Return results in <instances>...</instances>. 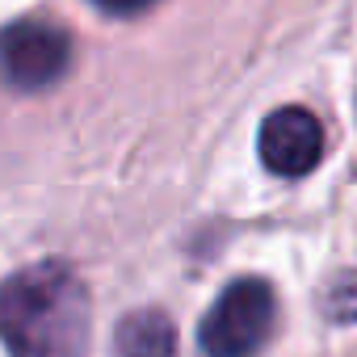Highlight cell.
<instances>
[{"label": "cell", "instance_id": "6da1fadb", "mask_svg": "<svg viewBox=\"0 0 357 357\" xmlns=\"http://www.w3.org/2000/svg\"><path fill=\"white\" fill-rule=\"evenodd\" d=\"M0 340L9 357H84L89 290L63 261L26 265L0 286Z\"/></svg>", "mask_w": 357, "mask_h": 357}, {"label": "cell", "instance_id": "7a4b0ae2", "mask_svg": "<svg viewBox=\"0 0 357 357\" xmlns=\"http://www.w3.org/2000/svg\"><path fill=\"white\" fill-rule=\"evenodd\" d=\"M278 324V298L269 290V282L261 278H240L231 282L215 307L202 319V349L206 357H257Z\"/></svg>", "mask_w": 357, "mask_h": 357}, {"label": "cell", "instance_id": "3957f363", "mask_svg": "<svg viewBox=\"0 0 357 357\" xmlns=\"http://www.w3.org/2000/svg\"><path fill=\"white\" fill-rule=\"evenodd\" d=\"M72 59V43L51 22H13L0 30V76L22 93L51 89Z\"/></svg>", "mask_w": 357, "mask_h": 357}, {"label": "cell", "instance_id": "277c9868", "mask_svg": "<svg viewBox=\"0 0 357 357\" xmlns=\"http://www.w3.org/2000/svg\"><path fill=\"white\" fill-rule=\"evenodd\" d=\"M261 160L269 172L278 176H303L319 164L324 155V126L311 109L303 105H286V109H273L265 122H261Z\"/></svg>", "mask_w": 357, "mask_h": 357}, {"label": "cell", "instance_id": "5b68a950", "mask_svg": "<svg viewBox=\"0 0 357 357\" xmlns=\"http://www.w3.org/2000/svg\"><path fill=\"white\" fill-rule=\"evenodd\" d=\"M114 349L118 357H176V328L164 311L143 307V311L122 315L114 332Z\"/></svg>", "mask_w": 357, "mask_h": 357}, {"label": "cell", "instance_id": "8992f818", "mask_svg": "<svg viewBox=\"0 0 357 357\" xmlns=\"http://www.w3.org/2000/svg\"><path fill=\"white\" fill-rule=\"evenodd\" d=\"M324 311H328V319H336V324H357V269L340 273V278L328 286Z\"/></svg>", "mask_w": 357, "mask_h": 357}, {"label": "cell", "instance_id": "52a82bcc", "mask_svg": "<svg viewBox=\"0 0 357 357\" xmlns=\"http://www.w3.org/2000/svg\"><path fill=\"white\" fill-rule=\"evenodd\" d=\"M93 5L109 17H135V13H147L151 5H160V0H93Z\"/></svg>", "mask_w": 357, "mask_h": 357}]
</instances>
